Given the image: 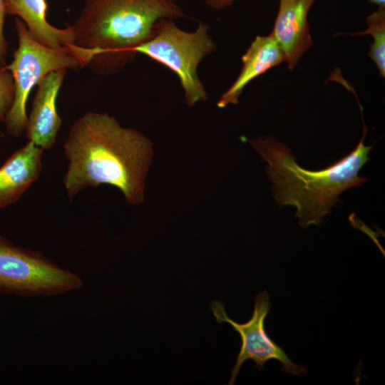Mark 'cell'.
Here are the masks:
<instances>
[{"instance_id": "obj_1", "label": "cell", "mask_w": 385, "mask_h": 385, "mask_svg": "<svg viewBox=\"0 0 385 385\" xmlns=\"http://www.w3.org/2000/svg\"><path fill=\"white\" fill-rule=\"evenodd\" d=\"M63 148L68 161L63 183L69 198L107 184L128 204L143 201L153 148L140 132L122 127L106 113L87 112L73 122Z\"/></svg>"}, {"instance_id": "obj_2", "label": "cell", "mask_w": 385, "mask_h": 385, "mask_svg": "<svg viewBox=\"0 0 385 385\" xmlns=\"http://www.w3.org/2000/svg\"><path fill=\"white\" fill-rule=\"evenodd\" d=\"M185 16L175 0H85L71 26L86 66L104 76L134 60L159 20Z\"/></svg>"}, {"instance_id": "obj_3", "label": "cell", "mask_w": 385, "mask_h": 385, "mask_svg": "<svg viewBox=\"0 0 385 385\" xmlns=\"http://www.w3.org/2000/svg\"><path fill=\"white\" fill-rule=\"evenodd\" d=\"M365 135L364 128L361 139L354 150L317 171L301 168L290 148L272 136L254 139L250 143L267 163L266 170L276 201L281 205L294 206L298 224L307 228L324 222L332 207L340 201L342 192L366 182V177L359 175L372 148L364 144Z\"/></svg>"}, {"instance_id": "obj_4", "label": "cell", "mask_w": 385, "mask_h": 385, "mask_svg": "<svg viewBox=\"0 0 385 385\" xmlns=\"http://www.w3.org/2000/svg\"><path fill=\"white\" fill-rule=\"evenodd\" d=\"M209 29L207 24L200 23L195 31H185L173 20L163 19L156 23L150 38L135 49L137 53L163 64L177 76L189 106L208 98L197 68L216 49Z\"/></svg>"}, {"instance_id": "obj_5", "label": "cell", "mask_w": 385, "mask_h": 385, "mask_svg": "<svg viewBox=\"0 0 385 385\" xmlns=\"http://www.w3.org/2000/svg\"><path fill=\"white\" fill-rule=\"evenodd\" d=\"M18 47L6 68L12 75L14 98L5 120L6 133L19 137L25 131L28 116L26 104L31 89L48 73L61 69L78 70L79 60L69 47L53 48L35 40L22 20H14Z\"/></svg>"}, {"instance_id": "obj_6", "label": "cell", "mask_w": 385, "mask_h": 385, "mask_svg": "<svg viewBox=\"0 0 385 385\" xmlns=\"http://www.w3.org/2000/svg\"><path fill=\"white\" fill-rule=\"evenodd\" d=\"M81 278L41 251L17 246L0 235V293L52 296L80 289Z\"/></svg>"}, {"instance_id": "obj_7", "label": "cell", "mask_w": 385, "mask_h": 385, "mask_svg": "<svg viewBox=\"0 0 385 385\" xmlns=\"http://www.w3.org/2000/svg\"><path fill=\"white\" fill-rule=\"evenodd\" d=\"M271 307L268 293L266 291L258 292L255 298L251 318L247 322L240 324L227 316L223 302L214 301L210 304V309L217 323L230 324L239 333L242 341L240 350L231 370V377L227 384H235L241 366L250 359L255 361V368L258 371L263 369L267 361L276 359L280 361V370L284 373L300 376L307 372L305 366L293 363L283 349L276 344L267 334L265 320Z\"/></svg>"}, {"instance_id": "obj_8", "label": "cell", "mask_w": 385, "mask_h": 385, "mask_svg": "<svg viewBox=\"0 0 385 385\" xmlns=\"http://www.w3.org/2000/svg\"><path fill=\"white\" fill-rule=\"evenodd\" d=\"M66 73V69L53 71L38 83L28 116L26 137L43 150L53 146L61 125L56 99Z\"/></svg>"}, {"instance_id": "obj_9", "label": "cell", "mask_w": 385, "mask_h": 385, "mask_svg": "<svg viewBox=\"0 0 385 385\" xmlns=\"http://www.w3.org/2000/svg\"><path fill=\"white\" fill-rule=\"evenodd\" d=\"M314 1L279 0L278 14L270 34L283 51L290 71L313 45L307 17Z\"/></svg>"}, {"instance_id": "obj_10", "label": "cell", "mask_w": 385, "mask_h": 385, "mask_svg": "<svg viewBox=\"0 0 385 385\" xmlns=\"http://www.w3.org/2000/svg\"><path fill=\"white\" fill-rule=\"evenodd\" d=\"M43 152L42 148L28 140L0 167V210L16 202L38 179Z\"/></svg>"}, {"instance_id": "obj_11", "label": "cell", "mask_w": 385, "mask_h": 385, "mask_svg": "<svg viewBox=\"0 0 385 385\" xmlns=\"http://www.w3.org/2000/svg\"><path fill=\"white\" fill-rule=\"evenodd\" d=\"M242 66L238 76L217 103L220 108L230 104H237L244 89L252 81L285 62V58L280 46L270 34L255 38L242 56Z\"/></svg>"}, {"instance_id": "obj_12", "label": "cell", "mask_w": 385, "mask_h": 385, "mask_svg": "<svg viewBox=\"0 0 385 385\" xmlns=\"http://www.w3.org/2000/svg\"><path fill=\"white\" fill-rule=\"evenodd\" d=\"M5 5L6 14L22 20L31 36L41 44L53 48L74 45L71 25L59 29L47 21L46 0H5Z\"/></svg>"}, {"instance_id": "obj_13", "label": "cell", "mask_w": 385, "mask_h": 385, "mask_svg": "<svg viewBox=\"0 0 385 385\" xmlns=\"http://www.w3.org/2000/svg\"><path fill=\"white\" fill-rule=\"evenodd\" d=\"M367 29L361 32L349 33L351 36L369 34L374 41L370 46L369 57L374 62L381 77H385V8L378 7L366 20Z\"/></svg>"}, {"instance_id": "obj_14", "label": "cell", "mask_w": 385, "mask_h": 385, "mask_svg": "<svg viewBox=\"0 0 385 385\" xmlns=\"http://www.w3.org/2000/svg\"><path fill=\"white\" fill-rule=\"evenodd\" d=\"M5 66L0 68V123L4 122L14 98L13 77Z\"/></svg>"}, {"instance_id": "obj_15", "label": "cell", "mask_w": 385, "mask_h": 385, "mask_svg": "<svg viewBox=\"0 0 385 385\" xmlns=\"http://www.w3.org/2000/svg\"><path fill=\"white\" fill-rule=\"evenodd\" d=\"M6 15L5 0H0V68L6 64L8 43L4 33L5 16Z\"/></svg>"}, {"instance_id": "obj_16", "label": "cell", "mask_w": 385, "mask_h": 385, "mask_svg": "<svg viewBox=\"0 0 385 385\" xmlns=\"http://www.w3.org/2000/svg\"><path fill=\"white\" fill-rule=\"evenodd\" d=\"M235 0H205V4L214 9H223L230 6Z\"/></svg>"}, {"instance_id": "obj_17", "label": "cell", "mask_w": 385, "mask_h": 385, "mask_svg": "<svg viewBox=\"0 0 385 385\" xmlns=\"http://www.w3.org/2000/svg\"><path fill=\"white\" fill-rule=\"evenodd\" d=\"M370 3H372L378 7L385 8V0H368Z\"/></svg>"}, {"instance_id": "obj_18", "label": "cell", "mask_w": 385, "mask_h": 385, "mask_svg": "<svg viewBox=\"0 0 385 385\" xmlns=\"http://www.w3.org/2000/svg\"><path fill=\"white\" fill-rule=\"evenodd\" d=\"M4 136V133L1 131V128H0V138H2Z\"/></svg>"}]
</instances>
